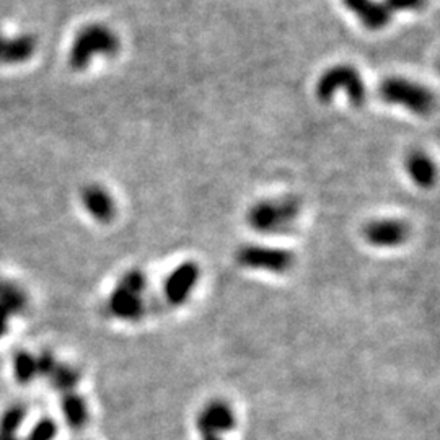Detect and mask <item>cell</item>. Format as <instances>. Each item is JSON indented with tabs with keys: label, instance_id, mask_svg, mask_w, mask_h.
<instances>
[{
	"label": "cell",
	"instance_id": "obj_1",
	"mask_svg": "<svg viewBox=\"0 0 440 440\" xmlns=\"http://www.w3.org/2000/svg\"><path fill=\"white\" fill-rule=\"evenodd\" d=\"M147 276L141 270H129L121 276L111 292L106 307L114 318L123 322H139L147 313Z\"/></svg>",
	"mask_w": 440,
	"mask_h": 440
},
{
	"label": "cell",
	"instance_id": "obj_2",
	"mask_svg": "<svg viewBox=\"0 0 440 440\" xmlns=\"http://www.w3.org/2000/svg\"><path fill=\"white\" fill-rule=\"evenodd\" d=\"M300 215V202L295 197L256 202L248 212V224L259 234H289Z\"/></svg>",
	"mask_w": 440,
	"mask_h": 440
},
{
	"label": "cell",
	"instance_id": "obj_3",
	"mask_svg": "<svg viewBox=\"0 0 440 440\" xmlns=\"http://www.w3.org/2000/svg\"><path fill=\"white\" fill-rule=\"evenodd\" d=\"M121 43L113 30L100 23H94L80 30L73 39L69 62L73 71H83L88 64L94 61L95 55H116Z\"/></svg>",
	"mask_w": 440,
	"mask_h": 440
},
{
	"label": "cell",
	"instance_id": "obj_4",
	"mask_svg": "<svg viewBox=\"0 0 440 440\" xmlns=\"http://www.w3.org/2000/svg\"><path fill=\"white\" fill-rule=\"evenodd\" d=\"M344 88L347 98L354 106H362L367 98V90L360 73L352 66L340 64L328 69L317 82V96L322 103H330L337 90Z\"/></svg>",
	"mask_w": 440,
	"mask_h": 440
},
{
	"label": "cell",
	"instance_id": "obj_5",
	"mask_svg": "<svg viewBox=\"0 0 440 440\" xmlns=\"http://www.w3.org/2000/svg\"><path fill=\"white\" fill-rule=\"evenodd\" d=\"M380 96L390 105L405 106L416 114H429L434 108V95L429 88L401 77H390L380 85Z\"/></svg>",
	"mask_w": 440,
	"mask_h": 440
},
{
	"label": "cell",
	"instance_id": "obj_6",
	"mask_svg": "<svg viewBox=\"0 0 440 440\" xmlns=\"http://www.w3.org/2000/svg\"><path fill=\"white\" fill-rule=\"evenodd\" d=\"M237 261L240 266L253 271H266L284 274L294 267L295 256L289 249L266 247V245H245L238 248Z\"/></svg>",
	"mask_w": 440,
	"mask_h": 440
},
{
	"label": "cell",
	"instance_id": "obj_7",
	"mask_svg": "<svg viewBox=\"0 0 440 440\" xmlns=\"http://www.w3.org/2000/svg\"><path fill=\"white\" fill-rule=\"evenodd\" d=\"M237 428V414L234 407L224 400H212L199 411L196 429L201 439H224Z\"/></svg>",
	"mask_w": 440,
	"mask_h": 440
},
{
	"label": "cell",
	"instance_id": "obj_8",
	"mask_svg": "<svg viewBox=\"0 0 440 440\" xmlns=\"http://www.w3.org/2000/svg\"><path fill=\"white\" fill-rule=\"evenodd\" d=\"M199 277H201V267L197 263L184 261L176 266L166 276L161 287V295L166 307H179L186 302L196 289Z\"/></svg>",
	"mask_w": 440,
	"mask_h": 440
},
{
	"label": "cell",
	"instance_id": "obj_9",
	"mask_svg": "<svg viewBox=\"0 0 440 440\" xmlns=\"http://www.w3.org/2000/svg\"><path fill=\"white\" fill-rule=\"evenodd\" d=\"M410 225L400 219H378L367 224L364 230L365 242L375 248H396L407 242Z\"/></svg>",
	"mask_w": 440,
	"mask_h": 440
},
{
	"label": "cell",
	"instance_id": "obj_10",
	"mask_svg": "<svg viewBox=\"0 0 440 440\" xmlns=\"http://www.w3.org/2000/svg\"><path fill=\"white\" fill-rule=\"evenodd\" d=\"M347 10H351L369 30H382L391 21V10L385 2L377 0H342Z\"/></svg>",
	"mask_w": 440,
	"mask_h": 440
},
{
	"label": "cell",
	"instance_id": "obj_11",
	"mask_svg": "<svg viewBox=\"0 0 440 440\" xmlns=\"http://www.w3.org/2000/svg\"><path fill=\"white\" fill-rule=\"evenodd\" d=\"M82 204L85 211L98 222H109L114 217L116 204L111 194L100 184H88L82 189Z\"/></svg>",
	"mask_w": 440,
	"mask_h": 440
},
{
	"label": "cell",
	"instance_id": "obj_12",
	"mask_svg": "<svg viewBox=\"0 0 440 440\" xmlns=\"http://www.w3.org/2000/svg\"><path fill=\"white\" fill-rule=\"evenodd\" d=\"M36 51V39L31 35L7 38L0 33V64H21Z\"/></svg>",
	"mask_w": 440,
	"mask_h": 440
},
{
	"label": "cell",
	"instance_id": "obj_13",
	"mask_svg": "<svg viewBox=\"0 0 440 440\" xmlns=\"http://www.w3.org/2000/svg\"><path fill=\"white\" fill-rule=\"evenodd\" d=\"M406 170L411 179L421 188H430L435 183V165L424 152H413L406 159Z\"/></svg>",
	"mask_w": 440,
	"mask_h": 440
},
{
	"label": "cell",
	"instance_id": "obj_14",
	"mask_svg": "<svg viewBox=\"0 0 440 440\" xmlns=\"http://www.w3.org/2000/svg\"><path fill=\"white\" fill-rule=\"evenodd\" d=\"M64 416L67 424L73 429H82L88 423V407L83 398L77 396V393H69L64 398Z\"/></svg>",
	"mask_w": 440,
	"mask_h": 440
},
{
	"label": "cell",
	"instance_id": "obj_15",
	"mask_svg": "<svg viewBox=\"0 0 440 440\" xmlns=\"http://www.w3.org/2000/svg\"><path fill=\"white\" fill-rule=\"evenodd\" d=\"M15 373L21 383L30 382L35 375H38V359H35L31 354H26V352L18 354L15 360Z\"/></svg>",
	"mask_w": 440,
	"mask_h": 440
},
{
	"label": "cell",
	"instance_id": "obj_16",
	"mask_svg": "<svg viewBox=\"0 0 440 440\" xmlns=\"http://www.w3.org/2000/svg\"><path fill=\"white\" fill-rule=\"evenodd\" d=\"M385 3L393 13L401 10H421L424 7L425 0H385Z\"/></svg>",
	"mask_w": 440,
	"mask_h": 440
},
{
	"label": "cell",
	"instance_id": "obj_17",
	"mask_svg": "<svg viewBox=\"0 0 440 440\" xmlns=\"http://www.w3.org/2000/svg\"><path fill=\"white\" fill-rule=\"evenodd\" d=\"M201 440H224V439H212V437H209V439H201Z\"/></svg>",
	"mask_w": 440,
	"mask_h": 440
}]
</instances>
